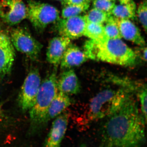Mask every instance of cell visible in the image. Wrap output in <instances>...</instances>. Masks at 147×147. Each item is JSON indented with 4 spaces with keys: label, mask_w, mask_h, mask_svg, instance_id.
Wrapping results in <instances>:
<instances>
[{
    "label": "cell",
    "mask_w": 147,
    "mask_h": 147,
    "mask_svg": "<svg viewBox=\"0 0 147 147\" xmlns=\"http://www.w3.org/2000/svg\"><path fill=\"white\" fill-rule=\"evenodd\" d=\"M107 118L102 127V144L108 147H141L145 144L146 121L139 113L132 92Z\"/></svg>",
    "instance_id": "obj_1"
},
{
    "label": "cell",
    "mask_w": 147,
    "mask_h": 147,
    "mask_svg": "<svg viewBox=\"0 0 147 147\" xmlns=\"http://www.w3.org/2000/svg\"><path fill=\"white\" fill-rule=\"evenodd\" d=\"M84 52L88 59L124 66H132L137 55L121 39H89L85 42Z\"/></svg>",
    "instance_id": "obj_2"
},
{
    "label": "cell",
    "mask_w": 147,
    "mask_h": 147,
    "mask_svg": "<svg viewBox=\"0 0 147 147\" xmlns=\"http://www.w3.org/2000/svg\"><path fill=\"white\" fill-rule=\"evenodd\" d=\"M57 81L56 68L41 82L34 104L29 110L30 134H35L47 124L48 108L58 92Z\"/></svg>",
    "instance_id": "obj_3"
},
{
    "label": "cell",
    "mask_w": 147,
    "mask_h": 147,
    "mask_svg": "<svg viewBox=\"0 0 147 147\" xmlns=\"http://www.w3.org/2000/svg\"><path fill=\"white\" fill-rule=\"evenodd\" d=\"M131 90L122 88L102 90L90 100L85 113L88 122L107 117L120 107L126 96Z\"/></svg>",
    "instance_id": "obj_4"
},
{
    "label": "cell",
    "mask_w": 147,
    "mask_h": 147,
    "mask_svg": "<svg viewBox=\"0 0 147 147\" xmlns=\"http://www.w3.org/2000/svg\"><path fill=\"white\" fill-rule=\"evenodd\" d=\"M26 6L27 18L38 31H42L60 18L57 9L49 4L28 0Z\"/></svg>",
    "instance_id": "obj_5"
},
{
    "label": "cell",
    "mask_w": 147,
    "mask_h": 147,
    "mask_svg": "<svg viewBox=\"0 0 147 147\" xmlns=\"http://www.w3.org/2000/svg\"><path fill=\"white\" fill-rule=\"evenodd\" d=\"M9 37L16 50L26 55L32 60L38 59L42 45L26 30L21 28L12 29Z\"/></svg>",
    "instance_id": "obj_6"
},
{
    "label": "cell",
    "mask_w": 147,
    "mask_h": 147,
    "mask_svg": "<svg viewBox=\"0 0 147 147\" xmlns=\"http://www.w3.org/2000/svg\"><path fill=\"white\" fill-rule=\"evenodd\" d=\"M37 69H30L24 80L18 96V102L23 111L29 110L34 104L41 84Z\"/></svg>",
    "instance_id": "obj_7"
},
{
    "label": "cell",
    "mask_w": 147,
    "mask_h": 147,
    "mask_svg": "<svg viewBox=\"0 0 147 147\" xmlns=\"http://www.w3.org/2000/svg\"><path fill=\"white\" fill-rule=\"evenodd\" d=\"M0 18L14 26L27 18V6L22 0H1Z\"/></svg>",
    "instance_id": "obj_8"
},
{
    "label": "cell",
    "mask_w": 147,
    "mask_h": 147,
    "mask_svg": "<svg viewBox=\"0 0 147 147\" xmlns=\"http://www.w3.org/2000/svg\"><path fill=\"white\" fill-rule=\"evenodd\" d=\"M87 21L84 16L60 18L56 22V29L60 36L70 40L76 39L84 36Z\"/></svg>",
    "instance_id": "obj_9"
},
{
    "label": "cell",
    "mask_w": 147,
    "mask_h": 147,
    "mask_svg": "<svg viewBox=\"0 0 147 147\" xmlns=\"http://www.w3.org/2000/svg\"><path fill=\"white\" fill-rule=\"evenodd\" d=\"M15 56V48L9 36L0 31V79L11 72Z\"/></svg>",
    "instance_id": "obj_10"
},
{
    "label": "cell",
    "mask_w": 147,
    "mask_h": 147,
    "mask_svg": "<svg viewBox=\"0 0 147 147\" xmlns=\"http://www.w3.org/2000/svg\"><path fill=\"white\" fill-rule=\"evenodd\" d=\"M69 115L63 112L55 118L43 147H60L68 125Z\"/></svg>",
    "instance_id": "obj_11"
},
{
    "label": "cell",
    "mask_w": 147,
    "mask_h": 147,
    "mask_svg": "<svg viewBox=\"0 0 147 147\" xmlns=\"http://www.w3.org/2000/svg\"><path fill=\"white\" fill-rule=\"evenodd\" d=\"M71 41L69 38L61 36L50 40L46 53L47 61L57 67L60 64L63 56Z\"/></svg>",
    "instance_id": "obj_12"
},
{
    "label": "cell",
    "mask_w": 147,
    "mask_h": 147,
    "mask_svg": "<svg viewBox=\"0 0 147 147\" xmlns=\"http://www.w3.org/2000/svg\"><path fill=\"white\" fill-rule=\"evenodd\" d=\"M57 86L58 91L65 94H76L81 90L79 79L73 69H66L57 78Z\"/></svg>",
    "instance_id": "obj_13"
},
{
    "label": "cell",
    "mask_w": 147,
    "mask_h": 147,
    "mask_svg": "<svg viewBox=\"0 0 147 147\" xmlns=\"http://www.w3.org/2000/svg\"><path fill=\"white\" fill-rule=\"evenodd\" d=\"M114 18L118 26L122 38L142 47L146 46V41L139 29L133 22L129 19Z\"/></svg>",
    "instance_id": "obj_14"
},
{
    "label": "cell",
    "mask_w": 147,
    "mask_h": 147,
    "mask_svg": "<svg viewBox=\"0 0 147 147\" xmlns=\"http://www.w3.org/2000/svg\"><path fill=\"white\" fill-rule=\"evenodd\" d=\"M88 57L84 50L70 43L69 45L61 60V68L69 69L74 67L78 66L88 60Z\"/></svg>",
    "instance_id": "obj_15"
},
{
    "label": "cell",
    "mask_w": 147,
    "mask_h": 147,
    "mask_svg": "<svg viewBox=\"0 0 147 147\" xmlns=\"http://www.w3.org/2000/svg\"><path fill=\"white\" fill-rule=\"evenodd\" d=\"M71 103V100L68 95L58 92L48 108L47 116V122L63 113Z\"/></svg>",
    "instance_id": "obj_16"
},
{
    "label": "cell",
    "mask_w": 147,
    "mask_h": 147,
    "mask_svg": "<svg viewBox=\"0 0 147 147\" xmlns=\"http://www.w3.org/2000/svg\"><path fill=\"white\" fill-rule=\"evenodd\" d=\"M137 6L134 1L125 4L115 5L111 11V15L121 19H132L136 16Z\"/></svg>",
    "instance_id": "obj_17"
},
{
    "label": "cell",
    "mask_w": 147,
    "mask_h": 147,
    "mask_svg": "<svg viewBox=\"0 0 147 147\" xmlns=\"http://www.w3.org/2000/svg\"><path fill=\"white\" fill-rule=\"evenodd\" d=\"M84 36L92 40H100L108 38L105 34L103 24L87 22Z\"/></svg>",
    "instance_id": "obj_18"
},
{
    "label": "cell",
    "mask_w": 147,
    "mask_h": 147,
    "mask_svg": "<svg viewBox=\"0 0 147 147\" xmlns=\"http://www.w3.org/2000/svg\"><path fill=\"white\" fill-rule=\"evenodd\" d=\"M90 2L87 1L82 3L64 5L62 10V18H70L80 15V14L85 12L89 8Z\"/></svg>",
    "instance_id": "obj_19"
},
{
    "label": "cell",
    "mask_w": 147,
    "mask_h": 147,
    "mask_svg": "<svg viewBox=\"0 0 147 147\" xmlns=\"http://www.w3.org/2000/svg\"><path fill=\"white\" fill-rule=\"evenodd\" d=\"M111 15L110 13L93 7L84 16L87 22L104 25Z\"/></svg>",
    "instance_id": "obj_20"
},
{
    "label": "cell",
    "mask_w": 147,
    "mask_h": 147,
    "mask_svg": "<svg viewBox=\"0 0 147 147\" xmlns=\"http://www.w3.org/2000/svg\"><path fill=\"white\" fill-rule=\"evenodd\" d=\"M104 25V30L107 38L111 39H122L118 26L114 16L111 15Z\"/></svg>",
    "instance_id": "obj_21"
},
{
    "label": "cell",
    "mask_w": 147,
    "mask_h": 147,
    "mask_svg": "<svg viewBox=\"0 0 147 147\" xmlns=\"http://www.w3.org/2000/svg\"><path fill=\"white\" fill-rule=\"evenodd\" d=\"M147 5L146 0H144L140 3L136 10L139 21L146 32L147 31Z\"/></svg>",
    "instance_id": "obj_22"
},
{
    "label": "cell",
    "mask_w": 147,
    "mask_h": 147,
    "mask_svg": "<svg viewBox=\"0 0 147 147\" xmlns=\"http://www.w3.org/2000/svg\"><path fill=\"white\" fill-rule=\"evenodd\" d=\"M115 5V2L108 0H94L93 2V7L109 13Z\"/></svg>",
    "instance_id": "obj_23"
},
{
    "label": "cell",
    "mask_w": 147,
    "mask_h": 147,
    "mask_svg": "<svg viewBox=\"0 0 147 147\" xmlns=\"http://www.w3.org/2000/svg\"><path fill=\"white\" fill-rule=\"evenodd\" d=\"M147 95L146 86H145L139 91L138 97L141 102L142 114L146 121H147Z\"/></svg>",
    "instance_id": "obj_24"
},
{
    "label": "cell",
    "mask_w": 147,
    "mask_h": 147,
    "mask_svg": "<svg viewBox=\"0 0 147 147\" xmlns=\"http://www.w3.org/2000/svg\"><path fill=\"white\" fill-rule=\"evenodd\" d=\"M8 118L3 109L0 102V129L6 126L8 123Z\"/></svg>",
    "instance_id": "obj_25"
},
{
    "label": "cell",
    "mask_w": 147,
    "mask_h": 147,
    "mask_svg": "<svg viewBox=\"0 0 147 147\" xmlns=\"http://www.w3.org/2000/svg\"><path fill=\"white\" fill-rule=\"evenodd\" d=\"M88 0H65V1L63 4L64 5H65L75 4H80L86 2Z\"/></svg>",
    "instance_id": "obj_26"
},
{
    "label": "cell",
    "mask_w": 147,
    "mask_h": 147,
    "mask_svg": "<svg viewBox=\"0 0 147 147\" xmlns=\"http://www.w3.org/2000/svg\"><path fill=\"white\" fill-rule=\"evenodd\" d=\"M147 48L146 47H142L141 57L145 61H146L147 58Z\"/></svg>",
    "instance_id": "obj_27"
},
{
    "label": "cell",
    "mask_w": 147,
    "mask_h": 147,
    "mask_svg": "<svg viewBox=\"0 0 147 147\" xmlns=\"http://www.w3.org/2000/svg\"><path fill=\"white\" fill-rule=\"evenodd\" d=\"M121 4H125L130 3L133 0H118Z\"/></svg>",
    "instance_id": "obj_28"
},
{
    "label": "cell",
    "mask_w": 147,
    "mask_h": 147,
    "mask_svg": "<svg viewBox=\"0 0 147 147\" xmlns=\"http://www.w3.org/2000/svg\"><path fill=\"white\" fill-rule=\"evenodd\" d=\"M57 1H60L63 4L64 2L65 1V0H57Z\"/></svg>",
    "instance_id": "obj_29"
},
{
    "label": "cell",
    "mask_w": 147,
    "mask_h": 147,
    "mask_svg": "<svg viewBox=\"0 0 147 147\" xmlns=\"http://www.w3.org/2000/svg\"><path fill=\"white\" fill-rule=\"evenodd\" d=\"M107 147V146H105V145L102 144V145H101V146H100V147Z\"/></svg>",
    "instance_id": "obj_30"
},
{
    "label": "cell",
    "mask_w": 147,
    "mask_h": 147,
    "mask_svg": "<svg viewBox=\"0 0 147 147\" xmlns=\"http://www.w3.org/2000/svg\"><path fill=\"white\" fill-rule=\"evenodd\" d=\"M108 1H115L116 0H108Z\"/></svg>",
    "instance_id": "obj_31"
},
{
    "label": "cell",
    "mask_w": 147,
    "mask_h": 147,
    "mask_svg": "<svg viewBox=\"0 0 147 147\" xmlns=\"http://www.w3.org/2000/svg\"><path fill=\"white\" fill-rule=\"evenodd\" d=\"M88 1H92V0H88Z\"/></svg>",
    "instance_id": "obj_32"
}]
</instances>
